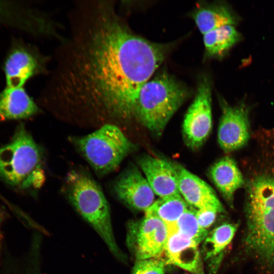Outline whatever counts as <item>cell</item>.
Instances as JSON below:
<instances>
[{
    "instance_id": "6da1fadb",
    "label": "cell",
    "mask_w": 274,
    "mask_h": 274,
    "mask_svg": "<svg viewBox=\"0 0 274 274\" xmlns=\"http://www.w3.org/2000/svg\"><path fill=\"white\" fill-rule=\"evenodd\" d=\"M59 65L53 93L59 98L122 119L135 118L143 86L162 63L165 45L132 32L112 5H89Z\"/></svg>"
},
{
    "instance_id": "7a4b0ae2",
    "label": "cell",
    "mask_w": 274,
    "mask_h": 274,
    "mask_svg": "<svg viewBox=\"0 0 274 274\" xmlns=\"http://www.w3.org/2000/svg\"><path fill=\"white\" fill-rule=\"evenodd\" d=\"M246 253L274 270V166L254 172L246 181Z\"/></svg>"
},
{
    "instance_id": "3957f363",
    "label": "cell",
    "mask_w": 274,
    "mask_h": 274,
    "mask_svg": "<svg viewBox=\"0 0 274 274\" xmlns=\"http://www.w3.org/2000/svg\"><path fill=\"white\" fill-rule=\"evenodd\" d=\"M189 94L184 85L162 71L141 88L135 118L153 135L159 137Z\"/></svg>"
},
{
    "instance_id": "277c9868",
    "label": "cell",
    "mask_w": 274,
    "mask_h": 274,
    "mask_svg": "<svg viewBox=\"0 0 274 274\" xmlns=\"http://www.w3.org/2000/svg\"><path fill=\"white\" fill-rule=\"evenodd\" d=\"M66 187L68 198L77 211L101 237L110 252L124 260L125 256L114 237L108 203L97 183L86 174L72 170L67 176Z\"/></svg>"
},
{
    "instance_id": "5b68a950",
    "label": "cell",
    "mask_w": 274,
    "mask_h": 274,
    "mask_svg": "<svg viewBox=\"0 0 274 274\" xmlns=\"http://www.w3.org/2000/svg\"><path fill=\"white\" fill-rule=\"evenodd\" d=\"M39 148L23 125L11 142L0 147V177L8 184L22 189L37 187L43 175Z\"/></svg>"
},
{
    "instance_id": "8992f818",
    "label": "cell",
    "mask_w": 274,
    "mask_h": 274,
    "mask_svg": "<svg viewBox=\"0 0 274 274\" xmlns=\"http://www.w3.org/2000/svg\"><path fill=\"white\" fill-rule=\"evenodd\" d=\"M71 140L99 175L115 170L135 148L122 131L111 124H105L91 133Z\"/></svg>"
},
{
    "instance_id": "52a82bcc",
    "label": "cell",
    "mask_w": 274,
    "mask_h": 274,
    "mask_svg": "<svg viewBox=\"0 0 274 274\" xmlns=\"http://www.w3.org/2000/svg\"><path fill=\"white\" fill-rule=\"evenodd\" d=\"M210 82L200 78L195 98L184 117L182 132L186 145L191 149L199 148L208 138L212 127Z\"/></svg>"
},
{
    "instance_id": "ba28073f",
    "label": "cell",
    "mask_w": 274,
    "mask_h": 274,
    "mask_svg": "<svg viewBox=\"0 0 274 274\" xmlns=\"http://www.w3.org/2000/svg\"><path fill=\"white\" fill-rule=\"evenodd\" d=\"M168 235L166 225L159 218L149 215L131 223L127 243L136 260L158 258L164 251Z\"/></svg>"
},
{
    "instance_id": "9c48e42d",
    "label": "cell",
    "mask_w": 274,
    "mask_h": 274,
    "mask_svg": "<svg viewBox=\"0 0 274 274\" xmlns=\"http://www.w3.org/2000/svg\"><path fill=\"white\" fill-rule=\"evenodd\" d=\"M222 114L220 121L218 141L222 150L230 152L245 146L250 138L249 109L241 102L231 106L221 101Z\"/></svg>"
},
{
    "instance_id": "30bf717a",
    "label": "cell",
    "mask_w": 274,
    "mask_h": 274,
    "mask_svg": "<svg viewBox=\"0 0 274 274\" xmlns=\"http://www.w3.org/2000/svg\"><path fill=\"white\" fill-rule=\"evenodd\" d=\"M114 190L121 201L136 210L145 212L154 202L153 191L135 166L129 167L120 175L115 183Z\"/></svg>"
},
{
    "instance_id": "8fae6325",
    "label": "cell",
    "mask_w": 274,
    "mask_h": 274,
    "mask_svg": "<svg viewBox=\"0 0 274 274\" xmlns=\"http://www.w3.org/2000/svg\"><path fill=\"white\" fill-rule=\"evenodd\" d=\"M138 164L155 195L163 198L180 194L176 164L150 155L140 157Z\"/></svg>"
},
{
    "instance_id": "7c38bea8",
    "label": "cell",
    "mask_w": 274,
    "mask_h": 274,
    "mask_svg": "<svg viewBox=\"0 0 274 274\" xmlns=\"http://www.w3.org/2000/svg\"><path fill=\"white\" fill-rule=\"evenodd\" d=\"M164 253L166 263L175 265L193 274H204L198 244L173 228H167Z\"/></svg>"
},
{
    "instance_id": "4fadbf2b",
    "label": "cell",
    "mask_w": 274,
    "mask_h": 274,
    "mask_svg": "<svg viewBox=\"0 0 274 274\" xmlns=\"http://www.w3.org/2000/svg\"><path fill=\"white\" fill-rule=\"evenodd\" d=\"M176 165L179 193L187 204L197 209L213 206L220 213L224 212L215 192L208 183L181 165Z\"/></svg>"
},
{
    "instance_id": "5bb4252c",
    "label": "cell",
    "mask_w": 274,
    "mask_h": 274,
    "mask_svg": "<svg viewBox=\"0 0 274 274\" xmlns=\"http://www.w3.org/2000/svg\"><path fill=\"white\" fill-rule=\"evenodd\" d=\"M209 176L229 205L233 206L234 194L245 185V180L234 159L224 157L213 164Z\"/></svg>"
},
{
    "instance_id": "9a60e30c",
    "label": "cell",
    "mask_w": 274,
    "mask_h": 274,
    "mask_svg": "<svg viewBox=\"0 0 274 274\" xmlns=\"http://www.w3.org/2000/svg\"><path fill=\"white\" fill-rule=\"evenodd\" d=\"M39 111V108L23 87H7L0 93L1 120L27 118Z\"/></svg>"
},
{
    "instance_id": "2e32d148",
    "label": "cell",
    "mask_w": 274,
    "mask_h": 274,
    "mask_svg": "<svg viewBox=\"0 0 274 274\" xmlns=\"http://www.w3.org/2000/svg\"><path fill=\"white\" fill-rule=\"evenodd\" d=\"M38 63L28 52L17 49L7 58L5 64L7 87H22L38 69Z\"/></svg>"
},
{
    "instance_id": "e0dca14e",
    "label": "cell",
    "mask_w": 274,
    "mask_h": 274,
    "mask_svg": "<svg viewBox=\"0 0 274 274\" xmlns=\"http://www.w3.org/2000/svg\"><path fill=\"white\" fill-rule=\"evenodd\" d=\"M237 224L225 223L215 228L204 239V258L214 273L219 267L224 252L231 243L237 229Z\"/></svg>"
},
{
    "instance_id": "ac0fdd59",
    "label": "cell",
    "mask_w": 274,
    "mask_h": 274,
    "mask_svg": "<svg viewBox=\"0 0 274 274\" xmlns=\"http://www.w3.org/2000/svg\"><path fill=\"white\" fill-rule=\"evenodd\" d=\"M192 17L202 35L224 25H233L237 20L233 11L224 4L200 5L195 10Z\"/></svg>"
},
{
    "instance_id": "d6986e66",
    "label": "cell",
    "mask_w": 274,
    "mask_h": 274,
    "mask_svg": "<svg viewBox=\"0 0 274 274\" xmlns=\"http://www.w3.org/2000/svg\"><path fill=\"white\" fill-rule=\"evenodd\" d=\"M206 56H222L241 38L239 33L233 25H226L203 35Z\"/></svg>"
},
{
    "instance_id": "ffe728a7",
    "label": "cell",
    "mask_w": 274,
    "mask_h": 274,
    "mask_svg": "<svg viewBox=\"0 0 274 274\" xmlns=\"http://www.w3.org/2000/svg\"><path fill=\"white\" fill-rule=\"evenodd\" d=\"M188 208L181 195L177 194L159 198L145 211V214L159 218L169 228L175 224Z\"/></svg>"
},
{
    "instance_id": "44dd1931",
    "label": "cell",
    "mask_w": 274,
    "mask_h": 274,
    "mask_svg": "<svg viewBox=\"0 0 274 274\" xmlns=\"http://www.w3.org/2000/svg\"><path fill=\"white\" fill-rule=\"evenodd\" d=\"M196 210L192 207L188 208L175 224L169 228H175L198 245L205 239L208 233L207 229L199 225L196 218Z\"/></svg>"
},
{
    "instance_id": "7402d4cb",
    "label": "cell",
    "mask_w": 274,
    "mask_h": 274,
    "mask_svg": "<svg viewBox=\"0 0 274 274\" xmlns=\"http://www.w3.org/2000/svg\"><path fill=\"white\" fill-rule=\"evenodd\" d=\"M164 261L159 258L136 260L132 274H164Z\"/></svg>"
},
{
    "instance_id": "603a6c76",
    "label": "cell",
    "mask_w": 274,
    "mask_h": 274,
    "mask_svg": "<svg viewBox=\"0 0 274 274\" xmlns=\"http://www.w3.org/2000/svg\"><path fill=\"white\" fill-rule=\"evenodd\" d=\"M218 213H220L219 210L213 206L197 209L196 216L199 225L207 229L215 222Z\"/></svg>"
},
{
    "instance_id": "cb8c5ba5",
    "label": "cell",
    "mask_w": 274,
    "mask_h": 274,
    "mask_svg": "<svg viewBox=\"0 0 274 274\" xmlns=\"http://www.w3.org/2000/svg\"><path fill=\"white\" fill-rule=\"evenodd\" d=\"M17 4L11 2L0 1V21H12L18 17L19 9Z\"/></svg>"
},
{
    "instance_id": "d4e9b609",
    "label": "cell",
    "mask_w": 274,
    "mask_h": 274,
    "mask_svg": "<svg viewBox=\"0 0 274 274\" xmlns=\"http://www.w3.org/2000/svg\"><path fill=\"white\" fill-rule=\"evenodd\" d=\"M2 220V215L1 213L0 212V223H1Z\"/></svg>"
},
{
    "instance_id": "484cf974",
    "label": "cell",
    "mask_w": 274,
    "mask_h": 274,
    "mask_svg": "<svg viewBox=\"0 0 274 274\" xmlns=\"http://www.w3.org/2000/svg\"><path fill=\"white\" fill-rule=\"evenodd\" d=\"M1 234H0V242H1Z\"/></svg>"
}]
</instances>
